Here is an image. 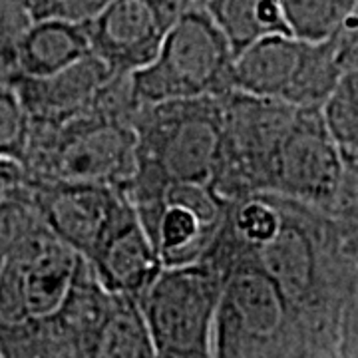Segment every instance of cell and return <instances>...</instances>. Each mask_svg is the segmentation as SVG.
Instances as JSON below:
<instances>
[{
  "mask_svg": "<svg viewBox=\"0 0 358 358\" xmlns=\"http://www.w3.org/2000/svg\"><path fill=\"white\" fill-rule=\"evenodd\" d=\"M221 285L209 261L159 273L138 299L157 358H211Z\"/></svg>",
  "mask_w": 358,
  "mask_h": 358,
  "instance_id": "cell-9",
  "label": "cell"
},
{
  "mask_svg": "<svg viewBox=\"0 0 358 358\" xmlns=\"http://www.w3.org/2000/svg\"><path fill=\"white\" fill-rule=\"evenodd\" d=\"M0 358H72L56 320L0 327Z\"/></svg>",
  "mask_w": 358,
  "mask_h": 358,
  "instance_id": "cell-20",
  "label": "cell"
},
{
  "mask_svg": "<svg viewBox=\"0 0 358 358\" xmlns=\"http://www.w3.org/2000/svg\"><path fill=\"white\" fill-rule=\"evenodd\" d=\"M223 102V140L213 189L225 201L271 192L273 166L296 108L231 90Z\"/></svg>",
  "mask_w": 358,
  "mask_h": 358,
  "instance_id": "cell-10",
  "label": "cell"
},
{
  "mask_svg": "<svg viewBox=\"0 0 358 358\" xmlns=\"http://www.w3.org/2000/svg\"><path fill=\"white\" fill-rule=\"evenodd\" d=\"M201 261L223 275L211 358H338V334L294 307L239 249L217 237Z\"/></svg>",
  "mask_w": 358,
  "mask_h": 358,
  "instance_id": "cell-2",
  "label": "cell"
},
{
  "mask_svg": "<svg viewBox=\"0 0 358 358\" xmlns=\"http://www.w3.org/2000/svg\"><path fill=\"white\" fill-rule=\"evenodd\" d=\"M88 263L108 293L131 296L136 301L164 271L129 197H126Z\"/></svg>",
  "mask_w": 358,
  "mask_h": 358,
  "instance_id": "cell-14",
  "label": "cell"
},
{
  "mask_svg": "<svg viewBox=\"0 0 358 358\" xmlns=\"http://www.w3.org/2000/svg\"><path fill=\"white\" fill-rule=\"evenodd\" d=\"M22 179H24V173H22L20 166L6 162V159H0V203H4L6 199H10L14 193L18 192Z\"/></svg>",
  "mask_w": 358,
  "mask_h": 358,
  "instance_id": "cell-28",
  "label": "cell"
},
{
  "mask_svg": "<svg viewBox=\"0 0 358 358\" xmlns=\"http://www.w3.org/2000/svg\"><path fill=\"white\" fill-rule=\"evenodd\" d=\"M322 115L341 150H358V68L343 74L322 106Z\"/></svg>",
  "mask_w": 358,
  "mask_h": 358,
  "instance_id": "cell-21",
  "label": "cell"
},
{
  "mask_svg": "<svg viewBox=\"0 0 358 358\" xmlns=\"http://www.w3.org/2000/svg\"><path fill=\"white\" fill-rule=\"evenodd\" d=\"M291 34L308 42L336 36L358 14V0H281Z\"/></svg>",
  "mask_w": 358,
  "mask_h": 358,
  "instance_id": "cell-19",
  "label": "cell"
},
{
  "mask_svg": "<svg viewBox=\"0 0 358 358\" xmlns=\"http://www.w3.org/2000/svg\"><path fill=\"white\" fill-rule=\"evenodd\" d=\"M136 129L92 114L62 126H32L22 162L24 178L128 189L136 176Z\"/></svg>",
  "mask_w": 358,
  "mask_h": 358,
  "instance_id": "cell-5",
  "label": "cell"
},
{
  "mask_svg": "<svg viewBox=\"0 0 358 358\" xmlns=\"http://www.w3.org/2000/svg\"><path fill=\"white\" fill-rule=\"evenodd\" d=\"M235 54L203 6H187L148 68L131 76L143 106L217 98L231 92Z\"/></svg>",
  "mask_w": 358,
  "mask_h": 358,
  "instance_id": "cell-7",
  "label": "cell"
},
{
  "mask_svg": "<svg viewBox=\"0 0 358 358\" xmlns=\"http://www.w3.org/2000/svg\"><path fill=\"white\" fill-rule=\"evenodd\" d=\"M92 54L88 26L40 20L32 22L20 48L22 78H46L82 62Z\"/></svg>",
  "mask_w": 358,
  "mask_h": 358,
  "instance_id": "cell-16",
  "label": "cell"
},
{
  "mask_svg": "<svg viewBox=\"0 0 358 358\" xmlns=\"http://www.w3.org/2000/svg\"><path fill=\"white\" fill-rule=\"evenodd\" d=\"M20 193L40 221L86 261L128 197L124 189L103 185L48 183L28 178L22 179Z\"/></svg>",
  "mask_w": 358,
  "mask_h": 358,
  "instance_id": "cell-13",
  "label": "cell"
},
{
  "mask_svg": "<svg viewBox=\"0 0 358 358\" xmlns=\"http://www.w3.org/2000/svg\"><path fill=\"white\" fill-rule=\"evenodd\" d=\"M0 235H2V203H0Z\"/></svg>",
  "mask_w": 358,
  "mask_h": 358,
  "instance_id": "cell-31",
  "label": "cell"
},
{
  "mask_svg": "<svg viewBox=\"0 0 358 358\" xmlns=\"http://www.w3.org/2000/svg\"><path fill=\"white\" fill-rule=\"evenodd\" d=\"M219 237L249 257L294 307L338 334L358 273L343 253L336 219L273 193H257L229 205Z\"/></svg>",
  "mask_w": 358,
  "mask_h": 358,
  "instance_id": "cell-1",
  "label": "cell"
},
{
  "mask_svg": "<svg viewBox=\"0 0 358 358\" xmlns=\"http://www.w3.org/2000/svg\"><path fill=\"white\" fill-rule=\"evenodd\" d=\"M183 2L189 4V6H203L207 0H183Z\"/></svg>",
  "mask_w": 358,
  "mask_h": 358,
  "instance_id": "cell-30",
  "label": "cell"
},
{
  "mask_svg": "<svg viewBox=\"0 0 358 358\" xmlns=\"http://www.w3.org/2000/svg\"><path fill=\"white\" fill-rule=\"evenodd\" d=\"M96 358H157L141 308L131 296L112 294Z\"/></svg>",
  "mask_w": 358,
  "mask_h": 358,
  "instance_id": "cell-18",
  "label": "cell"
},
{
  "mask_svg": "<svg viewBox=\"0 0 358 358\" xmlns=\"http://www.w3.org/2000/svg\"><path fill=\"white\" fill-rule=\"evenodd\" d=\"M189 4L183 0H112L88 26L92 54L115 74L152 64Z\"/></svg>",
  "mask_w": 358,
  "mask_h": 358,
  "instance_id": "cell-12",
  "label": "cell"
},
{
  "mask_svg": "<svg viewBox=\"0 0 358 358\" xmlns=\"http://www.w3.org/2000/svg\"><path fill=\"white\" fill-rule=\"evenodd\" d=\"M341 231V247L350 265L357 268L358 273V223H343L338 221Z\"/></svg>",
  "mask_w": 358,
  "mask_h": 358,
  "instance_id": "cell-29",
  "label": "cell"
},
{
  "mask_svg": "<svg viewBox=\"0 0 358 358\" xmlns=\"http://www.w3.org/2000/svg\"><path fill=\"white\" fill-rule=\"evenodd\" d=\"M343 74L336 36L308 42L277 34L233 58L231 90L293 108H322Z\"/></svg>",
  "mask_w": 358,
  "mask_h": 358,
  "instance_id": "cell-6",
  "label": "cell"
},
{
  "mask_svg": "<svg viewBox=\"0 0 358 358\" xmlns=\"http://www.w3.org/2000/svg\"><path fill=\"white\" fill-rule=\"evenodd\" d=\"M32 124L14 86L0 84V159L22 166Z\"/></svg>",
  "mask_w": 358,
  "mask_h": 358,
  "instance_id": "cell-23",
  "label": "cell"
},
{
  "mask_svg": "<svg viewBox=\"0 0 358 358\" xmlns=\"http://www.w3.org/2000/svg\"><path fill=\"white\" fill-rule=\"evenodd\" d=\"M126 192L164 268L199 263L229 213V201L203 185L134 178Z\"/></svg>",
  "mask_w": 358,
  "mask_h": 358,
  "instance_id": "cell-8",
  "label": "cell"
},
{
  "mask_svg": "<svg viewBox=\"0 0 358 358\" xmlns=\"http://www.w3.org/2000/svg\"><path fill=\"white\" fill-rule=\"evenodd\" d=\"M134 129V178L213 187L223 140L221 96L143 106Z\"/></svg>",
  "mask_w": 358,
  "mask_h": 358,
  "instance_id": "cell-4",
  "label": "cell"
},
{
  "mask_svg": "<svg viewBox=\"0 0 358 358\" xmlns=\"http://www.w3.org/2000/svg\"><path fill=\"white\" fill-rule=\"evenodd\" d=\"M32 18L22 0H0V84L16 86L22 78L20 48Z\"/></svg>",
  "mask_w": 358,
  "mask_h": 358,
  "instance_id": "cell-22",
  "label": "cell"
},
{
  "mask_svg": "<svg viewBox=\"0 0 358 358\" xmlns=\"http://www.w3.org/2000/svg\"><path fill=\"white\" fill-rule=\"evenodd\" d=\"M343 179L331 217L343 223H358V150H343Z\"/></svg>",
  "mask_w": 358,
  "mask_h": 358,
  "instance_id": "cell-25",
  "label": "cell"
},
{
  "mask_svg": "<svg viewBox=\"0 0 358 358\" xmlns=\"http://www.w3.org/2000/svg\"><path fill=\"white\" fill-rule=\"evenodd\" d=\"M32 22L58 20L70 24H90L112 0H22Z\"/></svg>",
  "mask_w": 358,
  "mask_h": 358,
  "instance_id": "cell-24",
  "label": "cell"
},
{
  "mask_svg": "<svg viewBox=\"0 0 358 358\" xmlns=\"http://www.w3.org/2000/svg\"><path fill=\"white\" fill-rule=\"evenodd\" d=\"M338 358H358V275L341 313L338 324Z\"/></svg>",
  "mask_w": 358,
  "mask_h": 358,
  "instance_id": "cell-26",
  "label": "cell"
},
{
  "mask_svg": "<svg viewBox=\"0 0 358 358\" xmlns=\"http://www.w3.org/2000/svg\"><path fill=\"white\" fill-rule=\"evenodd\" d=\"M336 46L345 72L358 68V14L336 34Z\"/></svg>",
  "mask_w": 358,
  "mask_h": 358,
  "instance_id": "cell-27",
  "label": "cell"
},
{
  "mask_svg": "<svg viewBox=\"0 0 358 358\" xmlns=\"http://www.w3.org/2000/svg\"><path fill=\"white\" fill-rule=\"evenodd\" d=\"M84 265L86 259L40 221L18 187L2 203L0 327L58 319Z\"/></svg>",
  "mask_w": 358,
  "mask_h": 358,
  "instance_id": "cell-3",
  "label": "cell"
},
{
  "mask_svg": "<svg viewBox=\"0 0 358 358\" xmlns=\"http://www.w3.org/2000/svg\"><path fill=\"white\" fill-rule=\"evenodd\" d=\"M203 8L235 56L259 40L291 34L281 0H207Z\"/></svg>",
  "mask_w": 358,
  "mask_h": 358,
  "instance_id": "cell-17",
  "label": "cell"
},
{
  "mask_svg": "<svg viewBox=\"0 0 358 358\" xmlns=\"http://www.w3.org/2000/svg\"><path fill=\"white\" fill-rule=\"evenodd\" d=\"M115 72L94 54L46 78H20L14 86L32 126L54 128L92 114L98 96Z\"/></svg>",
  "mask_w": 358,
  "mask_h": 358,
  "instance_id": "cell-15",
  "label": "cell"
},
{
  "mask_svg": "<svg viewBox=\"0 0 358 358\" xmlns=\"http://www.w3.org/2000/svg\"><path fill=\"white\" fill-rule=\"evenodd\" d=\"M343 166V150L324 122L322 108H296L275 157L268 193L331 215Z\"/></svg>",
  "mask_w": 358,
  "mask_h": 358,
  "instance_id": "cell-11",
  "label": "cell"
}]
</instances>
